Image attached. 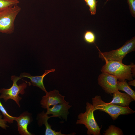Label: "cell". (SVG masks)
<instances>
[{
  "mask_svg": "<svg viewBox=\"0 0 135 135\" xmlns=\"http://www.w3.org/2000/svg\"><path fill=\"white\" fill-rule=\"evenodd\" d=\"M105 61V64L101 70L102 72H106L114 75L120 81L133 80L132 76L135 75V66L134 64L126 65L118 61Z\"/></svg>",
  "mask_w": 135,
  "mask_h": 135,
  "instance_id": "1",
  "label": "cell"
},
{
  "mask_svg": "<svg viewBox=\"0 0 135 135\" xmlns=\"http://www.w3.org/2000/svg\"><path fill=\"white\" fill-rule=\"evenodd\" d=\"M92 104L95 110L104 112L109 114L113 120H116L121 115L132 114L135 111L129 106L124 107L109 103H106L101 99L100 96H96L92 98Z\"/></svg>",
  "mask_w": 135,
  "mask_h": 135,
  "instance_id": "2",
  "label": "cell"
},
{
  "mask_svg": "<svg viewBox=\"0 0 135 135\" xmlns=\"http://www.w3.org/2000/svg\"><path fill=\"white\" fill-rule=\"evenodd\" d=\"M21 10L17 5L0 10V32L10 34L14 32V22Z\"/></svg>",
  "mask_w": 135,
  "mask_h": 135,
  "instance_id": "3",
  "label": "cell"
},
{
  "mask_svg": "<svg viewBox=\"0 0 135 135\" xmlns=\"http://www.w3.org/2000/svg\"><path fill=\"white\" fill-rule=\"evenodd\" d=\"M86 110L78 116L76 124H84L87 128V134L88 135H100V128L94 118V112L95 111L92 104L88 102L86 104Z\"/></svg>",
  "mask_w": 135,
  "mask_h": 135,
  "instance_id": "4",
  "label": "cell"
},
{
  "mask_svg": "<svg viewBox=\"0 0 135 135\" xmlns=\"http://www.w3.org/2000/svg\"><path fill=\"white\" fill-rule=\"evenodd\" d=\"M135 50V38L134 37L118 49L104 52H102L99 50V57L105 61L112 60L122 62L126 55Z\"/></svg>",
  "mask_w": 135,
  "mask_h": 135,
  "instance_id": "5",
  "label": "cell"
},
{
  "mask_svg": "<svg viewBox=\"0 0 135 135\" xmlns=\"http://www.w3.org/2000/svg\"><path fill=\"white\" fill-rule=\"evenodd\" d=\"M11 78V80L13 82L12 86L9 89L3 88L0 90V93L1 94L0 98H3L5 102L9 99H12L20 107L19 102L22 98L19 96V94H24V89L26 88L27 85L26 83L23 82L18 85L17 82L20 80L19 77L12 76Z\"/></svg>",
  "mask_w": 135,
  "mask_h": 135,
  "instance_id": "6",
  "label": "cell"
},
{
  "mask_svg": "<svg viewBox=\"0 0 135 135\" xmlns=\"http://www.w3.org/2000/svg\"><path fill=\"white\" fill-rule=\"evenodd\" d=\"M118 80L114 75L102 72L98 77V83L106 93L111 94L119 90L117 88Z\"/></svg>",
  "mask_w": 135,
  "mask_h": 135,
  "instance_id": "7",
  "label": "cell"
},
{
  "mask_svg": "<svg viewBox=\"0 0 135 135\" xmlns=\"http://www.w3.org/2000/svg\"><path fill=\"white\" fill-rule=\"evenodd\" d=\"M64 96L60 94L58 90H54L46 93L40 101L42 107L44 108L48 109L51 106L62 104L66 102Z\"/></svg>",
  "mask_w": 135,
  "mask_h": 135,
  "instance_id": "8",
  "label": "cell"
},
{
  "mask_svg": "<svg viewBox=\"0 0 135 135\" xmlns=\"http://www.w3.org/2000/svg\"><path fill=\"white\" fill-rule=\"evenodd\" d=\"M69 104V102H66L53 106L52 108L47 109L46 113L48 115L52 114L51 117H58L66 120L68 115L69 114L68 110L72 106Z\"/></svg>",
  "mask_w": 135,
  "mask_h": 135,
  "instance_id": "9",
  "label": "cell"
},
{
  "mask_svg": "<svg viewBox=\"0 0 135 135\" xmlns=\"http://www.w3.org/2000/svg\"><path fill=\"white\" fill-rule=\"evenodd\" d=\"M15 120L17 123L18 130L22 135H31L28 130V125L32 121L31 114L27 112H24L18 116L16 117Z\"/></svg>",
  "mask_w": 135,
  "mask_h": 135,
  "instance_id": "10",
  "label": "cell"
},
{
  "mask_svg": "<svg viewBox=\"0 0 135 135\" xmlns=\"http://www.w3.org/2000/svg\"><path fill=\"white\" fill-rule=\"evenodd\" d=\"M55 70L53 68L50 70H45L44 73L40 76H32L30 74L26 72L21 73L19 78L20 79L23 78H30L32 84L34 86L38 87L44 91L46 93L47 92L43 83V80L44 77L47 74L52 72H54Z\"/></svg>",
  "mask_w": 135,
  "mask_h": 135,
  "instance_id": "11",
  "label": "cell"
},
{
  "mask_svg": "<svg viewBox=\"0 0 135 135\" xmlns=\"http://www.w3.org/2000/svg\"><path fill=\"white\" fill-rule=\"evenodd\" d=\"M134 100L126 93H122L119 90L113 93L112 100L110 103L122 106H129L130 103Z\"/></svg>",
  "mask_w": 135,
  "mask_h": 135,
  "instance_id": "12",
  "label": "cell"
},
{
  "mask_svg": "<svg viewBox=\"0 0 135 135\" xmlns=\"http://www.w3.org/2000/svg\"><path fill=\"white\" fill-rule=\"evenodd\" d=\"M48 115L43 111L39 114L38 116L39 118L38 124L39 126H41L42 124H44L45 126L46 135H68L62 133L61 130L59 132H56L55 130H52L51 128L52 126L48 123V119L51 118V116H49Z\"/></svg>",
  "mask_w": 135,
  "mask_h": 135,
  "instance_id": "13",
  "label": "cell"
},
{
  "mask_svg": "<svg viewBox=\"0 0 135 135\" xmlns=\"http://www.w3.org/2000/svg\"><path fill=\"white\" fill-rule=\"evenodd\" d=\"M117 86L118 90L125 92L132 98L134 101L135 100V91L131 88L126 80L122 81H117Z\"/></svg>",
  "mask_w": 135,
  "mask_h": 135,
  "instance_id": "14",
  "label": "cell"
},
{
  "mask_svg": "<svg viewBox=\"0 0 135 135\" xmlns=\"http://www.w3.org/2000/svg\"><path fill=\"white\" fill-rule=\"evenodd\" d=\"M104 135H122L123 133L122 130L115 126L112 125L104 131Z\"/></svg>",
  "mask_w": 135,
  "mask_h": 135,
  "instance_id": "15",
  "label": "cell"
},
{
  "mask_svg": "<svg viewBox=\"0 0 135 135\" xmlns=\"http://www.w3.org/2000/svg\"><path fill=\"white\" fill-rule=\"evenodd\" d=\"M83 38L86 43L88 44H92L95 42L96 36L90 30H87L84 33Z\"/></svg>",
  "mask_w": 135,
  "mask_h": 135,
  "instance_id": "16",
  "label": "cell"
},
{
  "mask_svg": "<svg viewBox=\"0 0 135 135\" xmlns=\"http://www.w3.org/2000/svg\"><path fill=\"white\" fill-rule=\"evenodd\" d=\"M0 110L3 116L4 119L9 123L13 122L15 120L16 117L10 115L6 111L2 105L0 100Z\"/></svg>",
  "mask_w": 135,
  "mask_h": 135,
  "instance_id": "17",
  "label": "cell"
},
{
  "mask_svg": "<svg viewBox=\"0 0 135 135\" xmlns=\"http://www.w3.org/2000/svg\"><path fill=\"white\" fill-rule=\"evenodd\" d=\"M20 2L18 0H0V10L18 5Z\"/></svg>",
  "mask_w": 135,
  "mask_h": 135,
  "instance_id": "18",
  "label": "cell"
},
{
  "mask_svg": "<svg viewBox=\"0 0 135 135\" xmlns=\"http://www.w3.org/2000/svg\"><path fill=\"white\" fill-rule=\"evenodd\" d=\"M87 6L89 7V10L92 15H95L96 12L97 1L96 0H86L85 1Z\"/></svg>",
  "mask_w": 135,
  "mask_h": 135,
  "instance_id": "19",
  "label": "cell"
},
{
  "mask_svg": "<svg viewBox=\"0 0 135 135\" xmlns=\"http://www.w3.org/2000/svg\"><path fill=\"white\" fill-rule=\"evenodd\" d=\"M130 13L133 16H135V0H127Z\"/></svg>",
  "mask_w": 135,
  "mask_h": 135,
  "instance_id": "20",
  "label": "cell"
},
{
  "mask_svg": "<svg viewBox=\"0 0 135 135\" xmlns=\"http://www.w3.org/2000/svg\"><path fill=\"white\" fill-rule=\"evenodd\" d=\"M2 116L0 113V126L2 128L6 129V128L8 127L6 124L7 122L4 119H2Z\"/></svg>",
  "mask_w": 135,
  "mask_h": 135,
  "instance_id": "21",
  "label": "cell"
},
{
  "mask_svg": "<svg viewBox=\"0 0 135 135\" xmlns=\"http://www.w3.org/2000/svg\"><path fill=\"white\" fill-rule=\"evenodd\" d=\"M128 84L129 86H135V80H130L128 82Z\"/></svg>",
  "mask_w": 135,
  "mask_h": 135,
  "instance_id": "22",
  "label": "cell"
},
{
  "mask_svg": "<svg viewBox=\"0 0 135 135\" xmlns=\"http://www.w3.org/2000/svg\"><path fill=\"white\" fill-rule=\"evenodd\" d=\"M106 0V2H107L109 0Z\"/></svg>",
  "mask_w": 135,
  "mask_h": 135,
  "instance_id": "23",
  "label": "cell"
},
{
  "mask_svg": "<svg viewBox=\"0 0 135 135\" xmlns=\"http://www.w3.org/2000/svg\"><path fill=\"white\" fill-rule=\"evenodd\" d=\"M84 1H85L86 0H84Z\"/></svg>",
  "mask_w": 135,
  "mask_h": 135,
  "instance_id": "24",
  "label": "cell"
}]
</instances>
